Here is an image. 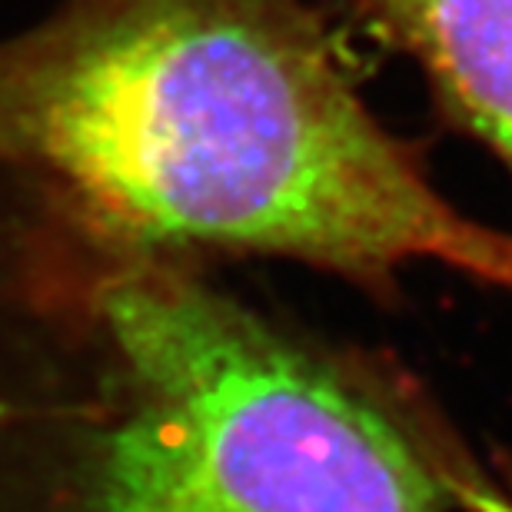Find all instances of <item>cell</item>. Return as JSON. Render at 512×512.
Wrapping results in <instances>:
<instances>
[{
  "instance_id": "cell-4",
  "label": "cell",
  "mask_w": 512,
  "mask_h": 512,
  "mask_svg": "<svg viewBox=\"0 0 512 512\" xmlns=\"http://www.w3.org/2000/svg\"><path fill=\"white\" fill-rule=\"evenodd\" d=\"M459 499H463V512H512V506L493 486L489 473H479L476 466L463 469V479H459Z\"/></svg>"
},
{
  "instance_id": "cell-2",
  "label": "cell",
  "mask_w": 512,
  "mask_h": 512,
  "mask_svg": "<svg viewBox=\"0 0 512 512\" xmlns=\"http://www.w3.org/2000/svg\"><path fill=\"white\" fill-rule=\"evenodd\" d=\"M0 336L80 386L70 512H463L403 386L0 173Z\"/></svg>"
},
{
  "instance_id": "cell-1",
  "label": "cell",
  "mask_w": 512,
  "mask_h": 512,
  "mask_svg": "<svg viewBox=\"0 0 512 512\" xmlns=\"http://www.w3.org/2000/svg\"><path fill=\"white\" fill-rule=\"evenodd\" d=\"M0 170L207 263L370 296L436 263L512 293V233L443 197L313 0H57L0 37Z\"/></svg>"
},
{
  "instance_id": "cell-5",
  "label": "cell",
  "mask_w": 512,
  "mask_h": 512,
  "mask_svg": "<svg viewBox=\"0 0 512 512\" xmlns=\"http://www.w3.org/2000/svg\"><path fill=\"white\" fill-rule=\"evenodd\" d=\"M503 489H506V499H509V503H512V469H509V473H506V483H503Z\"/></svg>"
},
{
  "instance_id": "cell-3",
  "label": "cell",
  "mask_w": 512,
  "mask_h": 512,
  "mask_svg": "<svg viewBox=\"0 0 512 512\" xmlns=\"http://www.w3.org/2000/svg\"><path fill=\"white\" fill-rule=\"evenodd\" d=\"M346 20L426 80L436 114L512 177V0H343Z\"/></svg>"
}]
</instances>
